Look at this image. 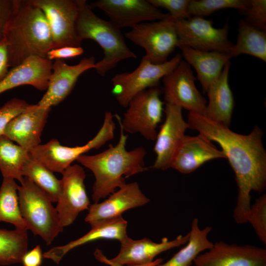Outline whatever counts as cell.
I'll return each mask as SVG.
<instances>
[{
	"label": "cell",
	"mask_w": 266,
	"mask_h": 266,
	"mask_svg": "<svg viewBox=\"0 0 266 266\" xmlns=\"http://www.w3.org/2000/svg\"><path fill=\"white\" fill-rule=\"evenodd\" d=\"M187 122L189 129L198 131L221 147L234 171L238 187L233 219L238 224L247 223L250 193L261 194L266 188V151L262 142L263 132L255 126L250 133L239 134L204 115L191 112Z\"/></svg>",
	"instance_id": "cell-1"
},
{
	"label": "cell",
	"mask_w": 266,
	"mask_h": 266,
	"mask_svg": "<svg viewBox=\"0 0 266 266\" xmlns=\"http://www.w3.org/2000/svg\"><path fill=\"white\" fill-rule=\"evenodd\" d=\"M119 126L120 137L115 145H110L107 149L96 155H81L76 160L95 176L92 196L94 203L125 185L124 176L129 177L148 169L144 163L146 150L138 147L128 151L126 148L128 135L120 124Z\"/></svg>",
	"instance_id": "cell-2"
},
{
	"label": "cell",
	"mask_w": 266,
	"mask_h": 266,
	"mask_svg": "<svg viewBox=\"0 0 266 266\" xmlns=\"http://www.w3.org/2000/svg\"><path fill=\"white\" fill-rule=\"evenodd\" d=\"M4 38L9 65L13 67L32 56L46 58L53 48L52 37L43 11L31 0H17Z\"/></svg>",
	"instance_id": "cell-3"
},
{
	"label": "cell",
	"mask_w": 266,
	"mask_h": 266,
	"mask_svg": "<svg viewBox=\"0 0 266 266\" xmlns=\"http://www.w3.org/2000/svg\"><path fill=\"white\" fill-rule=\"evenodd\" d=\"M78 37L82 41L89 39L96 41L103 50V57L95 65L98 74L104 76L122 60L137 58L126 44L120 29L96 15L86 0H78Z\"/></svg>",
	"instance_id": "cell-4"
},
{
	"label": "cell",
	"mask_w": 266,
	"mask_h": 266,
	"mask_svg": "<svg viewBox=\"0 0 266 266\" xmlns=\"http://www.w3.org/2000/svg\"><path fill=\"white\" fill-rule=\"evenodd\" d=\"M20 183L19 202L27 230L50 245L64 229L57 210L49 197L28 178Z\"/></svg>",
	"instance_id": "cell-5"
},
{
	"label": "cell",
	"mask_w": 266,
	"mask_h": 266,
	"mask_svg": "<svg viewBox=\"0 0 266 266\" xmlns=\"http://www.w3.org/2000/svg\"><path fill=\"white\" fill-rule=\"evenodd\" d=\"M115 123L111 112L106 111L102 127L96 135L81 146L62 145L56 139L39 144L29 151L30 156L52 172L62 173L72 163L88 151L99 149L114 135Z\"/></svg>",
	"instance_id": "cell-6"
},
{
	"label": "cell",
	"mask_w": 266,
	"mask_h": 266,
	"mask_svg": "<svg viewBox=\"0 0 266 266\" xmlns=\"http://www.w3.org/2000/svg\"><path fill=\"white\" fill-rule=\"evenodd\" d=\"M124 35L143 48L146 54L142 58L154 64L167 61L179 45L175 20L170 15L163 20L136 25Z\"/></svg>",
	"instance_id": "cell-7"
},
{
	"label": "cell",
	"mask_w": 266,
	"mask_h": 266,
	"mask_svg": "<svg viewBox=\"0 0 266 266\" xmlns=\"http://www.w3.org/2000/svg\"><path fill=\"white\" fill-rule=\"evenodd\" d=\"M182 60L181 54L161 64H154L142 58L132 72L117 73L111 79L112 93L120 105L127 107L139 93L158 86L160 80L171 72Z\"/></svg>",
	"instance_id": "cell-8"
},
{
	"label": "cell",
	"mask_w": 266,
	"mask_h": 266,
	"mask_svg": "<svg viewBox=\"0 0 266 266\" xmlns=\"http://www.w3.org/2000/svg\"><path fill=\"white\" fill-rule=\"evenodd\" d=\"M161 93L158 86L146 89L131 100L122 120L115 115L124 131L139 133L147 140H155L164 110Z\"/></svg>",
	"instance_id": "cell-9"
},
{
	"label": "cell",
	"mask_w": 266,
	"mask_h": 266,
	"mask_svg": "<svg viewBox=\"0 0 266 266\" xmlns=\"http://www.w3.org/2000/svg\"><path fill=\"white\" fill-rule=\"evenodd\" d=\"M175 26L179 45L230 55L233 44L228 38V22L223 28H216L211 20L192 16L187 19L175 20Z\"/></svg>",
	"instance_id": "cell-10"
},
{
	"label": "cell",
	"mask_w": 266,
	"mask_h": 266,
	"mask_svg": "<svg viewBox=\"0 0 266 266\" xmlns=\"http://www.w3.org/2000/svg\"><path fill=\"white\" fill-rule=\"evenodd\" d=\"M44 13L53 40L52 49L63 46H81L76 24L78 0H31Z\"/></svg>",
	"instance_id": "cell-11"
},
{
	"label": "cell",
	"mask_w": 266,
	"mask_h": 266,
	"mask_svg": "<svg viewBox=\"0 0 266 266\" xmlns=\"http://www.w3.org/2000/svg\"><path fill=\"white\" fill-rule=\"evenodd\" d=\"M196 77L184 60L163 78L165 103L205 115L207 101L197 88Z\"/></svg>",
	"instance_id": "cell-12"
},
{
	"label": "cell",
	"mask_w": 266,
	"mask_h": 266,
	"mask_svg": "<svg viewBox=\"0 0 266 266\" xmlns=\"http://www.w3.org/2000/svg\"><path fill=\"white\" fill-rule=\"evenodd\" d=\"M61 191L56 207L62 226L72 224L79 214L89 209L90 201L84 180L86 173L79 165H71L62 173Z\"/></svg>",
	"instance_id": "cell-13"
},
{
	"label": "cell",
	"mask_w": 266,
	"mask_h": 266,
	"mask_svg": "<svg viewBox=\"0 0 266 266\" xmlns=\"http://www.w3.org/2000/svg\"><path fill=\"white\" fill-rule=\"evenodd\" d=\"M195 266H266V249L219 241L200 254Z\"/></svg>",
	"instance_id": "cell-14"
},
{
	"label": "cell",
	"mask_w": 266,
	"mask_h": 266,
	"mask_svg": "<svg viewBox=\"0 0 266 266\" xmlns=\"http://www.w3.org/2000/svg\"><path fill=\"white\" fill-rule=\"evenodd\" d=\"M91 8L103 11L115 26L123 28L163 20L169 15L161 12L148 0H98L89 4Z\"/></svg>",
	"instance_id": "cell-15"
},
{
	"label": "cell",
	"mask_w": 266,
	"mask_h": 266,
	"mask_svg": "<svg viewBox=\"0 0 266 266\" xmlns=\"http://www.w3.org/2000/svg\"><path fill=\"white\" fill-rule=\"evenodd\" d=\"M182 108L166 103V118L155 139L156 157L152 167L162 170L170 168L173 157L181 143L188 124L183 119Z\"/></svg>",
	"instance_id": "cell-16"
},
{
	"label": "cell",
	"mask_w": 266,
	"mask_h": 266,
	"mask_svg": "<svg viewBox=\"0 0 266 266\" xmlns=\"http://www.w3.org/2000/svg\"><path fill=\"white\" fill-rule=\"evenodd\" d=\"M96 63L93 56L84 57L74 65H69L62 60H54L46 92L37 104L46 108L59 104L71 93L79 77L94 68Z\"/></svg>",
	"instance_id": "cell-17"
},
{
	"label": "cell",
	"mask_w": 266,
	"mask_h": 266,
	"mask_svg": "<svg viewBox=\"0 0 266 266\" xmlns=\"http://www.w3.org/2000/svg\"><path fill=\"white\" fill-rule=\"evenodd\" d=\"M50 109L37 104H30L10 122L3 135L29 152L40 144V136Z\"/></svg>",
	"instance_id": "cell-18"
},
{
	"label": "cell",
	"mask_w": 266,
	"mask_h": 266,
	"mask_svg": "<svg viewBox=\"0 0 266 266\" xmlns=\"http://www.w3.org/2000/svg\"><path fill=\"white\" fill-rule=\"evenodd\" d=\"M136 182L126 183L101 202L91 204L85 221L91 225L97 221L122 216L126 211L149 202Z\"/></svg>",
	"instance_id": "cell-19"
},
{
	"label": "cell",
	"mask_w": 266,
	"mask_h": 266,
	"mask_svg": "<svg viewBox=\"0 0 266 266\" xmlns=\"http://www.w3.org/2000/svg\"><path fill=\"white\" fill-rule=\"evenodd\" d=\"M189 233L179 235L173 240L164 237L161 242H153L147 238L134 240L128 237L121 242L118 254L110 259L115 263L125 266L142 265L153 262L161 253L171 249L186 244L188 241Z\"/></svg>",
	"instance_id": "cell-20"
},
{
	"label": "cell",
	"mask_w": 266,
	"mask_h": 266,
	"mask_svg": "<svg viewBox=\"0 0 266 266\" xmlns=\"http://www.w3.org/2000/svg\"><path fill=\"white\" fill-rule=\"evenodd\" d=\"M219 158H226L225 154L207 138L200 134L185 135L173 157L170 168L188 174L205 163Z\"/></svg>",
	"instance_id": "cell-21"
},
{
	"label": "cell",
	"mask_w": 266,
	"mask_h": 266,
	"mask_svg": "<svg viewBox=\"0 0 266 266\" xmlns=\"http://www.w3.org/2000/svg\"><path fill=\"white\" fill-rule=\"evenodd\" d=\"M90 225L91 229L85 234L65 245L52 248L43 253V258L59 264L70 251L87 243L100 239H115L121 243L129 237L128 223L122 216L100 220Z\"/></svg>",
	"instance_id": "cell-22"
},
{
	"label": "cell",
	"mask_w": 266,
	"mask_h": 266,
	"mask_svg": "<svg viewBox=\"0 0 266 266\" xmlns=\"http://www.w3.org/2000/svg\"><path fill=\"white\" fill-rule=\"evenodd\" d=\"M52 62L47 58L32 56L12 67L0 81V94L22 85H31L37 90L45 91Z\"/></svg>",
	"instance_id": "cell-23"
},
{
	"label": "cell",
	"mask_w": 266,
	"mask_h": 266,
	"mask_svg": "<svg viewBox=\"0 0 266 266\" xmlns=\"http://www.w3.org/2000/svg\"><path fill=\"white\" fill-rule=\"evenodd\" d=\"M178 48L184 61L195 68L204 92L218 79L232 58L229 54L223 52L199 50L183 45H179Z\"/></svg>",
	"instance_id": "cell-24"
},
{
	"label": "cell",
	"mask_w": 266,
	"mask_h": 266,
	"mask_svg": "<svg viewBox=\"0 0 266 266\" xmlns=\"http://www.w3.org/2000/svg\"><path fill=\"white\" fill-rule=\"evenodd\" d=\"M230 62L224 66L218 79L206 91L208 101L205 116L229 127L231 125L234 101L229 84Z\"/></svg>",
	"instance_id": "cell-25"
},
{
	"label": "cell",
	"mask_w": 266,
	"mask_h": 266,
	"mask_svg": "<svg viewBox=\"0 0 266 266\" xmlns=\"http://www.w3.org/2000/svg\"><path fill=\"white\" fill-rule=\"evenodd\" d=\"M212 228L207 226L200 229L198 218L192 222L189 239L186 245L165 263L155 266H192L196 257L209 249L213 243L208 238Z\"/></svg>",
	"instance_id": "cell-26"
},
{
	"label": "cell",
	"mask_w": 266,
	"mask_h": 266,
	"mask_svg": "<svg viewBox=\"0 0 266 266\" xmlns=\"http://www.w3.org/2000/svg\"><path fill=\"white\" fill-rule=\"evenodd\" d=\"M235 44L230 53L232 58L241 54L255 57L266 62V32L249 25L240 19L238 25Z\"/></svg>",
	"instance_id": "cell-27"
},
{
	"label": "cell",
	"mask_w": 266,
	"mask_h": 266,
	"mask_svg": "<svg viewBox=\"0 0 266 266\" xmlns=\"http://www.w3.org/2000/svg\"><path fill=\"white\" fill-rule=\"evenodd\" d=\"M30 157L29 152L6 136H0V171L3 178L20 182L24 178L23 167Z\"/></svg>",
	"instance_id": "cell-28"
},
{
	"label": "cell",
	"mask_w": 266,
	"mask_h": 266,
	"mask_svg": "<svg viewBox=\"0 0 266 266\" xmlns=\"http://www.w3.org/2000/svg\"><path fill=\"white\" fill-rule=\"evenodd\" d=\"M18 187L14 179L3 178L0 187V222H6L15 229L27 231L20 208Z\"/></svg>",
	"instance_id": "cell-29"
},
{
	"label": "cell",
	"mask_w": 266,
	"mask_h": 266,
	"mask_svg": "<svg viewBox=\"0 0 266 266\" xmlns=\"http://www.w3.org/2000/svg\"><path fill=\"white\" fill-rule=\"evenodd\" d=\"M28 248L27 231L0 229V266L21 263Z\"/></svg>",
	"instance_id": "cell-30"
},
{
	"label": "cell",
	"mask_w": 266,
	"mask_h": 266,
	"mask_svg": "<svg viewBox=\"0 0 266 266\" xmlns=\"http://www.w3.org/2000/svg\"><path fill=\"white\" fill-rule=\"evenodd\" d=\"M22 174L43 191L53 202H57L61 191V181L53 172L31 156L24 164Z\"/></svg>",
	"instance_id": "cell-31"
},
{
	"label": "cell",
	"mask_w": 266,
	"mask_h": 266,
	"mask_svg": "<svg viewBox=\"0 0 266 266\" xmlns=\"http://www.w3.org/2000/svg\"><path fill=\"white\" fill-rule=\"evenodd\" d=\"M248 0H190L188 13L191 16L203 17L225 8H234L243 13Z\"/></svg>",
	"instance_id": "cell-32"
},
{
	"label": "cell",
	"mask_w": 266,
	"mask_h": 266,
	"mask_svg": "<svg viewBox=\"0 0 266 266\" xmlns=\"http://www.w3.org/2000/svg\"><path fill=\"white\" fill-rule=\"evenodd\" d=\"M247 222L253 227L259 239L266 244V195L263 194L251 204Z\"/></svg>",
	"instance_id": "cell-33"
},
{
	"label": "cell",
	"mask_w": 266,
	"mask_h": 266,
	"mask_svg": "<svg viewBox=\"0 0 266 266\" xmlns=\"http://www.w3.org/2000/svg\"><path fill=\"white\" fill-rule=\"evenodd\" d=\"M243 20L252 26L266 31V0H248Z\"/></svg>",
	"instance_id": "cell-34"
},
{
	"label": "cell",
	"mask_w": 266,
	"mask_h": 266,
	"mask_svg": "<svg viewBox=\"0 0 266 266\" xmlns=\"http://www.w3.org/2000/svg\"><path fill=\"white\" fill-rule=\"evenodd\" d=\"M30 104L26 101L17 98L12 99L0 107V136L10 122L25 111Z\"/></svg>",
	"instance_id": "cell-35"
},
{
	"label": "cell",
	"mask_w": 266,
	"mask_h": 266,
	"mask_svg": "<svg viewBox=\"0 0 266 266\" xmlns=\"http://www.w3.org/2000/svg\"><path fill=\"white\" fill-rule=\"evenodd\" d=\"M157 8H165L175 20L187 19L191 17L188 13L190 0H148Z\"/></svg>",
	"instance_id": "cell-36"
},
{
	"label": "cell",
	"mask_w": 266,
	"mask_h": 266,
	"mask_svg": "<svg viewBox=\"0 0 266 266\" xmlns=\"http://www.w3.org/2000/svg\"><path fill=\"white\" fill-rule=\"evenodd\" d=\"M17 0H0V40L4 35L13 15Z\"/></svg>",
	"instance_id": "cell-37"
},
{
	"label": "cell",
	"mask_w": 266,
	"mask_h": 266,
	"mask_svg": "<svg viewBox=\"0 0 266 266\" xmlns=\"http://www.w3.org/2000/svg\"><path fill=\"white\" fill-rule=\"evenodd\" d=\"M84 50L81 46H63L52 49L47 53L46 58L53 60H63L79 56L83 54Z\"/></svg>",
	"instance_id": "cell-38"
},
{
	"label": "cell",
	"mask_w": 266,
	"mask_h": 266,
	"mask_svg": "<svg viewBox=\"0 0 266 266\" xmlns=\"http://www.w3.org/2000/svg\"><path fill=\"white\" fill-rule=\"evenodd\" d=\"M43 254L40 245H37L25 253L22 263L24 266H40L42 263Z\"/></svg>",
	"instance_id": "cell-39"
},
{
	"label": "cell",
	"mask_w": 266,
	"mask_h": 266,
	"mask_svg": "<svg viewBox=\"0 0 266 266\" xmlns=\"http://www.w3.org/2000/svg\"><path fill=\"white\" fill-rule=\"evenodd\" d=\"M9 67L8 46L3 37L0 40V81L8 73Z\"/></svg>",
	"instance_id": "cell-40"
},
{
	"label": "cell",
	"mask_w": 266,
	"mask_h": 266,
	"mask_svg": "<svg viewBox=\"0 0 266 266\" xmlns=\"http://www.w3.org/2000/svg\"><path fill=\"white\" fill-rule=\"evenodd\" d=\"M94 256L95 258L99 261V262L108 265L109 266H155L156 265L159 264L163 262V259L161 258H158L155 260L153 262L142 265H136V266H125L122 265L114 262H113L107 258L103 254L102 252L99 249H97L94 252Z\"/></svg>",
	"instance_id": "cell-41"
}]
</instances>
